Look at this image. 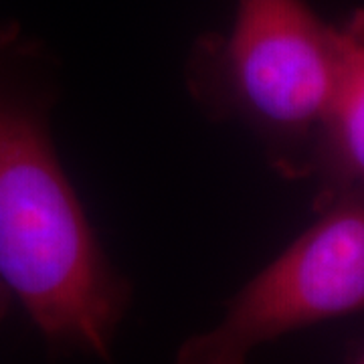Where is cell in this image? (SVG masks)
I'll return each mask as SVG.
<instances>
[{
    "instance_id": "1",
    "label": "cell",
    "mask_w": 364,
    "mask_h": 364,
    "mask_svg": "<svg viewBox=\"0 0 364 364\" xmlns=\"http://www.w3.org/2000/svg\"><path fill=\"white\" fill-rule=\"evenodd\" d=\"M53 57L0 28V284L55 352L112 360L132 284L59 160Z\"/></svg>"
},
{
    "instance_id": "2",
    "label": "cell",
    "mask_w": 364,
    "mask_h": 364,
    "mask_svg": "<svg viewBox=\"0 0 364 364\" xmlns=\"http://www.w3.org/2000/svg\"><path fill=\"white\" fill-rule=\"evenodd\" d=\"M350 43V21L332 25L308 0H237L231 28L193 45L184 85L213 122L245 128L277 174L312 178Z\"/></svg>"
},
{
    "instance_id": "3",
    "label": "cell",
    "mask_w": 364,
    "mask_h": 364,
    "mask_svg": "<svg viewBox=\"0 0 364 364\" xmlns=\"http://www.w3.org/2000/svg\"><path fill=\"white\" fill-rule=\"evenodd\" d=\"M364 312V186L316 196V219L225 304L219 322L186 338L174 364H249L301 328Z\"/></svg>"
},
{
    "instance_id": "4",
    "label": "cell",
    "mask_w": 364,
    "mask_h": 364,
    "mask_svg": "<svg viewBox=\"0 0 364 364\" xmlns=\"http://www.w3.org/2000/svg\"><path fill=\"white\" fill-rule=\"evenodd\" d=\"M350 25L348 63L314 166L318 193L348 184L364 186V11L352 16Z\"/></svg>"
},
{
    "instance_id": "5",
    "label": "cell",
    "mask_w": 364,
    "mask_h": 364,
    "mask_svg": "<svg viewBox=\"0 0 364 364\" xmlns=\"http://www.w3.org/2000/svg\"><path fill=\"white\" fill-rule=\"evenodd\" d=\"M352 364H364V342L363 346H358V350H356L354 358H352Z\"/></svg>"
}]
</instances>
